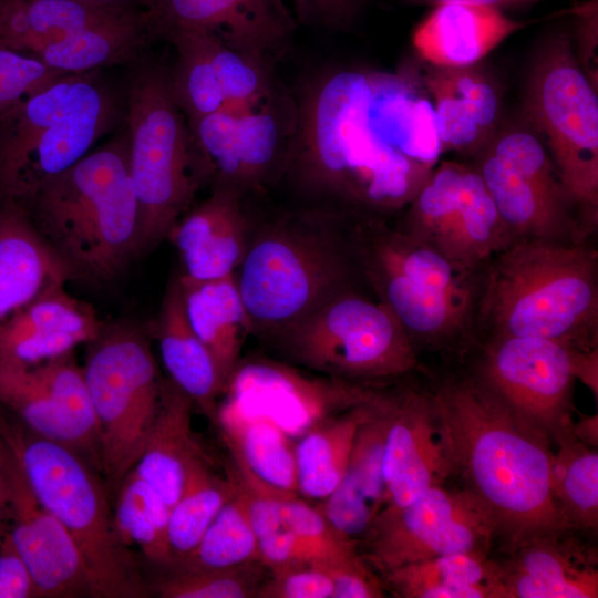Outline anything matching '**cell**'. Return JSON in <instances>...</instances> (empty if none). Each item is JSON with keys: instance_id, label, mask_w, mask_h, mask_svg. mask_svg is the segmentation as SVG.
Masks as SVG:
<instances>
[{"instance_id": "obj_1", "label": "cell", "mask_w": 598, "mask_h": 598, "mask_svg": "<svg viewBox=\"0 0 598 598\" xmlns=\"http://www.w3.org/2000/svg\"><path fill=\"white\" fill-rule=\"evenodd\" d=\"M375 80L377 72L330 69L296 101L282 177L307 206L388 219L432 171L390 143L374 111Z\"/></svg>"}, {"instance_id": "obj_57", "label": "cell", "mask_w": 598, "mask_h": 598, "mask_svg": "<svg viewBox=\"0 0 598 598\" xmlns=\"http://www.w3.org/2000/svg\"><path fill=\"white\" fill-rule=\"evenodd\" d=\"M571 431L582 443L597 448L598 446V416L582 415L578 422H573Z\"/></svg>"}, {"instance_id": "obj_47", "label": "cell", "mask_w": 598, "mask_h": 598, "mask_svg": "<svg viewBox=\"0 0 598 598\" xmlns=\"http://www.w3.org/2000/svg\"><path fill=\"white\" fill-rule=\"evenodd\" d=\"M63 74L31 55L0 47V115Z\"/></svg>"}, {"instance_id": "obj_44", "label": "cell", "mask_w": 598, "mask_h": 598, "mask_svg": "<svg viewBox=\"0 0 598 598\" xmlns=\"http://www.w3.org/2000/svg\"><path fill=\"white\" fill-rule=\"evenodd\" d=\"M282 527L307 543L319 565L330 564L359 553V540L339 532L316 506L298 494L289 495L281 506Z\"/></svg>"}, {"instance_id": "obj_13", "label": "cell", "mask_w": 598, "mask_h": 598, "mask_svg": "<svg viewBox=\"0 0 598 598\" xmlns=\"http://www.w3.org/2000/svg\"><path fill=\"white\" fill-rule=\"evenodd\" d=\"M363 535L362 556L383 575L447 554L488 555L498 532L492 513L474 493L441 484L402 507H383Z\"/></svg>"}, {"instance_id": "obj_15", "label": "cell", "mask_w": 598, "mask_h": 598, "mask_svg": "<svg viewBox=\"0 0 598 598\" xmlns=\"http://www.w3.org/2000/svg\"><path fill=\"white\" fill-rule=\"evenodd\" d=\"M477 171L514 240H588L547 148L535 135L505 134Z\"/></svg>"}, {"instance_id": "obj_39", "label": "cell", "mask_w": 598, "mask_h": 598, "mask_svg": "<svg viewBox=\"0 0 598 598\" xmlns=\"http://www.w3.org/2000/svg\"><path fill=\"white\" fill-rule=\"evenodd\" d=\"M233 494L229 480L215 473L207 455L192 463L184 489L169 514L168 543L173 560L196 546Z\"/></svg>"}, {"instance_id": "obj_32", "label": "cell", "mask_w": 598, "mask_h": 598, "mask_svg": "<svg viewBox=\"0 0 598 598\" xmlns=\"http://www.w3.org/2000/svg\"><path fill=\"white\" fill-rule=\"evenodd\" d=\"M178 276L189 323L212 354L225 386L251 334L235 275L205 281Z\"/></svg>"}, {"instance_id": "obj_27", "label": "cell", "mask_w": 598, "mask_h": 598, "mask_svg": "<svg viewBox=\"0 0 598 598\" xmlns=\"http://www.w3.org/2000/svg\"><path fill=\"white\" fill-rule=\"evenodd\" d=\"M70 280L23 204L0 199V324L47 288Z\"/></svg>"}, {"instance_id": "obj_7", "label": "cell", "mask_w": 598, "mask_h": 598, "mask_svg": "<svg viewBox=\"0 0 598 598\" xmlns=\"http://www.w3.org/2000/svg\"><path fill=\"white\" fill-rule=\"evenodd\" d=\"M349 228L364 286L392 312L417 351L473 340L478 272L461 268L388 219L351 218Z\"/></svg>"}, {"instance_id": "obj_56", "label": "cell", "mask_w": 598, "mask_h": 598, "mask_svg": "<svg viewBox=\"0 0 598 598\" xmlns=\"http://www.w3.org/2000/svg\"><path fill=\"white\" fill-rule=\"evenodd\" d=\"M405 3L411 4H426V6H436L444 2H462L470 4H480L488 6L503 10L505 8L523 7L536 3L543 0H401Z\"/></svg>"}, {"instance_id": "obj_53", "label": "cell", "mask_w": 598, "mask_h": 598, "mask_svg": "<svg viewBox=\"0 0 598 598\" xmlns=\"http://www.w3.org/2000/svg\"><path fill=\"white\" fill-rule=\"evenodd\" d=\"M34 579L7 533L0 542V598H37Z\"/></svg>"}, {"instance_id": "obj_54", "label": "cell", "mask_w": 598, "mask_h": 598, "mask_svg": "<svg viewBox=\"0 0 598 598\" xmlns=\"http://www.w3.org/2000/svg\"><path fill=\"white\" fill-rule=\"evenodd\" d=\"M571 13L574 14L576 30L580 37L582 48L587 50L585 52V56L588 59L586 61L587 73L594 84V76L597 81V64L594 63V47L597 45V0L578 3L574 7Z\"/></svg>"}, {"instance_id": "obj_48", "label": "cell", "mask_w": 598, "mask_h": 598, "mask_svg": "<svg viewBox=\"0 0 598 598\" xmlns=\"http://www.w3.org/2000/svg\"><path fill=\"white\" fill-rule=\"evenodd\" d=\"M256 598H331L332 581L319 564L297 566L275 573L259 585Z\"/></svg>"}, {"instance_id": "obj_43", "label": "cell", "mask_w": 598, "mask_h": 598, "mask_svg": "<svg viewBox=\"0 0 598 598\" xmlns=\"http://www.w3.org/2000/svg\"><path fill=\"white\" fill-rule=\"evenodd\" d=\"M166 571L148 582L152 594L162 598H248L255 597L265 580L259 561L234 568L184 569L164 567Z\"/></svg>"}, {"instance_id": "obj_31", "label": "cell", "mask_w": 598, "mask_h": 598, "mask_svg": "<svg viewBox=\"0 0 598 598\" xmlns=\"http://www.w3.org/2000/svg\"><path fill=\"white\" fill-rule=\"evenodd\" d=\"M153 38L143 8H128L53 41L33 58L65 74L135 60Z\"/></svg>"}, {"instance_id": "obj_41", "label": "cell", "mask_w": 598, "mask_h": 598, "mask_svg": "<svg viewBox=\"0 0 598 598\" xmlns=\"http://www.w3.org/2000/svg\"><path fill=\"white\" fill-rule=\"evenodd\" d=\"M31 368L75 432L84 458L102 473L100 426L83 368L74 353Z\"/></svg>"}, {"instance_id": "obj_6", "label": "cell", "mask_w": 598, "mask_h": 598, "mask_svg": "<svg viewBox=\"0 0 598 598\" xmlns=\"http://www.w3.org/2000/svg\"><path fill=\"white\" fill-rule=\"evenodd\" d=\"M0 434L39 502L76 545L92 597H148L138 560L116 529L102 473L75 450L35 435L1 406Z\"/></svg>"}, {"instance_id": "obj_17", "label": "cell", "mask_w": 598, "mask_h": 598, "mask_svg": "<svg viewBox=\"0 0 598 598\" xmlns=\"http://www.w3.org/2000/svg\"><path fill=\"white\" fill-rule=\"evenodd\" d=\"M206 179L246 196L282 177L295 127V103L274 93L249 106L187 120Z\"/></svg>"}, {"instance_id": "obj_3", "label": "cell", "mask_w": 598, "mask_h": 598, "mask_svg": "<svg viewBox=\"0 0 598 598\" xmlns=\"http://www.w3.org/2000/svg\"><path fill=\"white\" fill-rule=\"evenodd\" d=\"M477 336L598 347L597 251L588 240H513L478 272L473 339Z\"/></svg>"}, {"instance_id": "obj_20", "label": "cell", "mask_w": 598, "mask_h": 598, "mask_svg": "<svg viewBox=\"0 0 598 598\" xmlns=\"http://www.w3.org/2000/svg\"><path fill=\"white\" fill-rule=\"evenodd\" d=\"M152 37L202 32L270 66L298 25L285 0H148Z\"/></svg>"}, {"instance_id": "obj_24", "label": "cell", "mask_w": 598, "mask_h": 598, "mask_svg": "<svg viewBox=\"0 0 598 598\" xmlns=\"http://www.w3.org/2000/svg\"><path fill=\"white\" fill-rule=\"evenodd\" d=\"M244 197L235 189L215 186L173 225L167 238L178 252L182 277L205 281L235 275L250 228Z\"/></svg>"}, {"instance_id": "obj_26", "label": "cell", "mask_w": 598, "mask_h": 598, "mask_svg": "<svg viewBox=\"0 0 598 598\" xmlns=\"http://www.w3.org/2000/svg\"><path fill=\"white\" fill-rule=\"evenodd\" d=\"M389 393L381 390L372 414L357 431L342 478L317 505L339 532L352 538L363 535L386 504L383 455Z\"/></svg>"}, {"instance_id": "obj_45", "label": "cell", "mask_w": 598, "mask_h": 598, "mask_svg": "<svg viewBox=\"0 0 598 598\" xmlns=\"http://www.w3.org/2000/svg\"><path fill=\"white\" fill-rule=\"evenodd\" d=\"M426 85L434 96V112L443 150H470L478 144L485 133L468 113L453 90L444 69L426 78Z\"/></svg>"}, {"instance_id": "obj_22", "label": "cell", "mask_w": 598, "mask_h": 598, "mask_svg": "<svg viewBox=\"0 0 598 598\" xmlns=\"http://www.w3.org/2000/svg\"><path fill=\"white\" fill-rule=\"evenodd\" d=\"M384 507H402L453 477L431 391L411 388L389 393L384 444Z\"/></svg>"}, {"instance_id": "obj_2", "label": "cell", "mask_w": 598, "mask_h": 598, "mask_svg": "<svg viewBox=\"0 0 598 598\" xmlns=\"http://www.w3.org/2000/svg\"><path fill=\"white\" fill-rule=\"evenodd\" d=\"M431 392L453 477L489 509L507 550L534 537L575 530L551 493L554 452L545 434L472 375L446 379Z\"/></svg>"}, {"instance_id": "obj_55", "label": "cell", "mask_w": 598, "mask_h": 598, "mask_svg": "<svg viewBox=\"0 0 598 598\" xmlns=\"http://www.w3.org/2000/svg\"><path fill=\"white\" fill-rule=\"evenodd\" d=\"M571 367L575 380H579L598 396V347L571 348Z\"/></svg>"}, {"instance_id": "obj_38", "label": "cell", "mask_w": 598, "mask_h": 598, "mask_svg": "<svg viewBox=\"0 0 598 598\" xmlns=\"http://www.w3.org/2000/svg\"><path fill=\"white\" fill-rule=\"evenodd\" d=\"M113 514L116 529L127 546L137 545L145 558L158 567L172 563L168 543L171 506L133 471L115 492Z\"/></svg>"}, {"instance_id": "obj_12", "label": "cell", "mask_w": 598, "mask_h": 598, "mask_svg": "<svg viewBox=\"0 0 598 598\" xmlns=\"http://www.w3.org/2000/svg\"><path fill=\"white\" fill-rule=\"evenodd\" d=\"M529 76L526 105L587 237L598 221V99L569 38L553 34Z\"/></svg>"}, {"instance_id": "obj_18", "label": "cell", "mask_w": 598, "mask_h": 598, "mask_svg": "<svg viewBox=\"0 0 598 598\" xmlns=\"http://www.w3.org/2000/svg\"><path fill=\"white\" fill-rule=\"evenodd\" d=\"M381 385L321 374L266 357L240 358L227 379L224 402L267 417L291 437L320 421L373 399Z\"/></svg>"}, {"instance_id": "obj_36", "label": "cell", "mask_w": 598, "mask_h": 598, "mask_svg": "<svg viewBox=\"0 0 598 598\" xmlns=\"http://www.w3.org/2000/svg\"><path fill=\"white\" fill-rule=\"evenodd\" d=\"M311 426L296 442L298 495L326 498L342 478L359 426L372 414L381 392Z\"/></svg>"}, {"instance_id": "obj_40", "label": "cell", "mask_w": 598, "mask_h": 598, "mask_svg": "<svg viewBox=\"0 0 598 598\" xmlns=\"http://www.w3.org/2000/svg\"><path fill=\"white\" fill-rule=\"evenodd\" d=\"M0 406L35 435L66 445L83 456L75 432L31 367L0 362Z\"/></svg>"}, {"instance_id": "obj_10", "label": "cell", "mask_w": 598, "mask_h": 598, "mask_svg": "<svg viewBox=\"0 0 598 598\" xmlns=\"http://www.w3.org/2000/svg\"><path fill=\"white\" fill-rule=\"evenodd\" d=\"M286 362L321 375L381 385L419 369L417 350L392 312L348 290L261 339Z\"/></svg>"}, {"instance_id": "obj_16", "label": "cell", "mask_w": 598, "mask_h": 598, "mask_svg": "<svg viewBox=\"0 0 598 598\" xmlns=\"http://www.w3.org/2000/svg\"><path fill=\"white\" fill-rule=\"evenodd\" d=\"M471 374L518 419L555 443L573 422L571 348L532 337H484Z\"/></svg>"}, {"instance_id": "obj_50", "label": "cell", "mask_w": 598, "mask_h": 598, "mask_svg": "<svg viewBox=\"0 0 598 598\" xmlns=\"http://www.w3.org/2000/svg\"><path fill=\"white\" fill-rule=\"evenodd\" d=\"M444 69L446 76L478 126L486 132L496 121L498 97L495 89L470 68Z\"/></svg>"}, {"instance_id": "obj_46", "label": "cell", "mask_w": 598, "mask_h": 598, "mask_svg": "<svg viewBox=\"0 0 598 598\" xmlns=\"http://www.w3.org/2000/svg\"><path fill=\"white\" fill-rule=\"evenodd\" d=\"M226 477L258 538L282 528V502L293 493L269 486L231 457L226 466Z\"/></svg>"}, {"instance_id": "obj_21", "label": "cell", "mask_w": 598, "mask_h": 598, "mask_svg": "<svg viewBox=\"0 0 598 598\" xmlns=\"http://www.w3.org/2000/svg\"><path fill=\"white\" fill-rule=\"evenodd\" d=\"M4 444L8 534L45 598L92 597L72 537L37 498L14 455Z\"/></svg>"}, {"instance_id": "obj_33", "label": "cell", "mask_w": 598, "mask_h": 598, "mask_svg": "<svg viewBox=\"0 0 598 598\" xmlns=\"http://www.w3.org/2000/svg\"><path fill=\"white\" fill-rule=\"evenodd\" d=\"M403 598H505L498 561L481 553H456L414 561L382 575Z\"/></svg>"}, {"instance_id": "obj_9", "label": "cell", "mask_w": 598, "mask_h": 598, "mask_svg": "<svg viewBox=\"0 0 598 598\" xmlns=\"http://www.w3.org/2000/svg\"><path fill=\"white\" fill-rule=\"evenodd\" d=\"M127 124L143 255L167 237L207 179L167 73L154 68L136 73L128 90Z\"/></svg>"}, {"instance_id": "obj_23", "label": "cell", "mask_w": 598, "mask_h": 598, "mask_svg": "<svg viewBox=\"0 0 598 598\" xmlns=\"http://www.w3.org/2000/svg\"><path fill=\"white\" fill-rule=\"evenodd\" d=\"M65 285L47 288L0 324V362L33 367L97 337L104 322Z\"/></svg>"}, {"instance_id": "obj_30", "label": "cell", "mask_w": 598, "mask_h": 598, "mask_svg": "<svg viewBox=\"0 0 598 598\" xmlns=\"http://www.w3.org/2000/svg\"><path fill=\"white\" fill-rule=\"evenodd\" d=\"M154 334L168 379L215 423L224 383L212 354L189 323L178 275L168 282Z\"/></svg>"}, {"instance_id": "obj_25", "label": "cell", "mask_w": 598, "mask_h": 598, "mask_svg": "<svg viewBox=\"0 0 598 598\" xmlns=\"http://www.w3.org/2000/svg\"><path fill=\"white\" fill-rule=\"evenodd\" d=\"M576 530L530 538L499 564L505 598H597L595 548Z\"/></svg>"}, {"instance_id": "obj_51", "label": "cell", "mask_w": 598, "mask_h": 598, "mask_svg": "<svg viewBox=\"0 0 598 598\" xmlns=\"http://www.w3.org/2000/svg\"><path fill=\"white\" fill-rule=\"evenodd\" d=\"M298 24L346 31L352 28L367 0H289Z\"/></svg>"}, {"instance_id": "obj_42", "label": "cell", "mask_w": 598, "mask_h": 598, "mask_svg": "<svg viewBox=\"0 0 598 598\" xmlns=\"http://www.w3.org/2000/svg\"><path fill=\"white\" fill-rule=\"evenodd\" d=\"M254 561H258V537L243 505L233 494L196 546L166 567L234 568Z\"/></svg>"}, {"instance_id": "obj_5", "label": "cell", "mask_w": 598, "mask_h": 598, "mask_svg": "<svg viewBox=\"0 0 598 598\" xmlns=\"http://www.w3.org/2000/svg\"><path fill=\"white\" fill-rule=\"evenodd\" d=\"M21 204L72 280L109 283L140 255L128 136L89 152Z\"/></svg>"}, {"instance_id": "obj_49", "label": "cell", "mask_w": 598, "mask_h": 598, "mask_svg": "<svg viewBox=\"0 0 598 598\" xmlns=\"http://www.w3.org/2000/svg\"><path fill=\"white\" fill-rule=\"evenodd\" d=\"M332 581L331 598H381L385 586L363 556L351 557L322 565Z\"/></svg>"}, {"instance_id": "obj_52", "label": "cell", "mask_w": 598, "mask_h": 598, "mask_svg": "<svg viewBox=\"0 0 598 598\" xmlns=\"http://www.w3.org/2000/svg\"><path fill=\"white\" fill-rule=\"evenodd\" d=\"M258 561L269 573L319 564L315 550L283 527L258 538Z\"/></svg>"}, {"instance_id": "obj_14", "label": "cell", "mask_w": 598, "mask_h": 598, "mask_svg": "<svg viewBox=\"0 0 598 598\" xmlns=\"http://www.w3.org/2000/svg\"><path fill=\"white\" fill-rule=\"evenodd\" d=\"M404 209L399 229L471 272L514 240L478 171L460 163L433 167Z\"/></svg>"}, {"instance_id": "obj_8", "label": "cell", "mask_w": 598, "mask_h": 598, "mask_svg": "<svg viewBox=\"0 0 598 598\" xmlns=\"http://www.w3.org/2000/svg\"><path fill=\"white\" fill-rule=\"evenodd\" d=\"M117 104L96 71L63 74L0 115V199L20 203L114 125Z\"/></svg>"}, {"instance_id": "obj_59", "label": "cell", "mask_w": 598, "mask_h": 598, "mask_svg": "<svg viewBox=\"0 0 598 598\" xmlns=\"http://www.w3.org/2000/svg\"><path fill=\"white\" fill-rule=\"evenodd\" d=\"M104 1H111V2H117L123 4H130L141 8H146L148 0H104Z\"/></svg>"}, {"instance_id": "obj_34", "label": "cell", "mask_w": 598, "mask_h": 598, "mask_svg": "<svg viewBox=\"0 0 598 598\" xmlns=\"http://www.w3.org/2000/svg\"><path fill=\"white\" fill-rule=\"evenodd\" d=\"M134 7L104 0H0V47L33 56L53 41Z\"/></svg>"}, {"instance_id": "obj_58", "label": "cell", "mask_w": 598, "mask_h": 598, "mask_svg": "<svg viewBox=\"0 0 598 598\" xmlns=\"http://www.w3.org/2000/svg\"><path fill=\"white\" fill-rule=\"evenodd\" d=\"M8 501L4 473V444L0 434V542L8 533Z\"/></svg>"}, {"instance_id": "obj_11", "label": "cell", "mask_w": 598, "mask_h": 598, "mask_svg": "<svg viewBox=\"0 0 598 598\" xmlns=\"http://www.w3.org/2000/svg\"><path fill=\"white\" fill-rule=\"evenodd\" d=\"M82 367L100 426L102 475L116 492L155 421L163 381L147 332L131 322L103 326Z\"/></svg>"}, {"instance_id": "obj_19", "label": "cell", "mask_w": 598, "mask_h": 598, "mask_svg": "<svg viewBox=\"0 0 598 598\" xmlns=\"http://www.w3.org/2000/svg\"><path fill=\"white\" fill-rule=\"evenodd\" d=\"M168 74L175 102L187 120L258 104L274 93L271 66L202 32H177Z\"/></svg>"}, {"instance_id": "obj_29", "label": "cell", "mask_w": 598, "mask_h": 598, "mask_svg": "<svg viewBox=\"0 0 598 598\" xmlns=\"http://www.w3.org/2000/svg\"><path fill=\"white\" fill-rule=\"evenodd\" d=\"M195 403L164 379L159 408L133 472L171 506L179 498L192 463L206 456L193 430Z\"/></svg>"}, {"instance_id": "obj_37", "label": "cell", "mask_w": 598, "mask_h": 598, "mask_svg": "<svg viewBox=\"0 0 598 598\" xmlns=\"http://www.w3.org/2000/svg\"><path fill=\"white\" fill-rule=\"evenodd\" d=\"M574 422V421H573ZM573 422L556 439L550 484L553 496L570 526L581 533L598 529V453L578 440Z\"/></svg>"}, {"instance_id": "obj_35", "label": "cell", "mask_w": 598, "mask_h": 598, "mask_svg": "<svg viewBox=\"0 0 598 598\" xmlns=\"http://www.w3.org/2000/svg\"><path fill=\"white\" fill-rule=\"evenodd\" d=\"M230 457L269 486L298 494L296 442L271 420L221 402L216 421Z\"/></svg>"}, {"instance_id": "obj_4", "label": "cell", "mask_w": 598, "mask_h": 598, "mask_svg": "<svg viewBox=\"0 0 598 598\" xmlns=\"http://www.w3.org/2000/svg\"><path fill=\"white\" fill-rule=\"evenodd\" d=\"M349 227L350 216L310 206L259 224L250 220L235 278L252 336L261 340L334 297L364 286Z\"/></svg>"}, {"instance_id": "obj_28", "label": "cell", "mask_w": 598, "mask_h": 598, "mask_svg": "<svg viewBox=\"0 0 598 598\" xmlns=\"http://www.w3.org/2000/svg\"><path fill=\"white\" fill-rule=\"evenodd\" d=\"M526 22L488 6L444 2L413 33L417 53L430 63L445 69L470 68Z\"/></svg>"}]
</instances>
